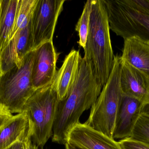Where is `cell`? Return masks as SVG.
<instances>
[{"instance_id":"obj_1","label":"cell","mask_w":149,"mask_h":149,"mask_svg":"<svg viewBox=\"0 0 149 149\" xmlns=\"http://www.w3.org/2000/svg\"><path fill=\"white\" fill-rule=\"evenodd\" d=\"M91 69L81 57L77 76L64 99L59 101L53 128L52 141L65 145L68 134L79 122L83 112L91 108L101 92Z\"/></svg>"},{"instance_id":"obj_2","label":"cell","mask_w":149,"mask_h":149,"mask_svg":"<svg viewBox=\"0 0 149 149\" xmlns=\"http://www.w3.org/2000/svg\"><path fill=\"white\" fill-rule=\"evenodd\" d=\"M109 31L107 14L103 1L93 0L83 58L102 88L108 81L114 63Z\"/></svg>"},{"instance_id":"obj_3","label":"cell","mask_w":149,"mask_h":149,"mask_svg":"<svg viewBox=\"0 0 149 149\" xmlns=\"http://www.w3.org/2000/svg\"><path fill=\"white\" fill-rule=\"evenodd\" d=\"M120 57L115 56L113 70L107 83L91 108L85 124L113 139L116 121L123 94L120 86Z\"/></svg>"},{"instance_id":"obj_4","label":"cell","mask_w":149,"mask_h":149,"mask_svg":"<svg viewBox=\"0 0 149 149\" xmlns=\"http://www.w3.org/2000/svg\"><path fill=\"white\" fill-rule=\"evenodd\" d=\"M59 101L52 83L36 90L24 106L22 112L26 113L31 124L32 142L41 149L52 136Z\"/></svg>"},{"instance_id":"obj_5","label":"cell","mask_w":149,"mask_h":149,"mask_svg":"<svg viewBox=\"0 0 149 149\" xmlns=\"http://www.w3.org/2000/svg\"><path fill=\"white\" fill-rule=\"evenodd\" d=\"M34 56L33 50L25 56L20 67L15 66L0 75V106L11 113H22L36 91L31 79Z\"/></svg>"},{"instance_id":"obj_6","label":"cell","mask_w":149,"mask_h":149,"mask_svg":"<svg viewBox=\"0 0 149 149\" xmlns=\"http://www.w3.org/2000/svg\"><path fill=\"white\" fill-rule=\"evenodd\" d=\"M109 28L125 39L136 36L149 43V16L129 7L123 0H102Z\"/></svg>"},{"instance_id":"obj_7","label":"cell","mask_w":149,"mask_h":149,"mask_svg":"<svg viewBox=\"0 0 149 149\" xmlns=\"http://www.w3.org/2000/svg\"><path fill=\"white\" fill-rule=\"evenodd\" d=\"M65 0H38L31 19L33 50L41 45L53 41L58 17Z\"/></svg>"},{"instance_id":"obj_8","label":"cell","mask_w":149,"mask_h":149,"mask_svg":"<svg viewBox=\"0 0 149 149\" xmlns=\"http://www.w3.org/2000/svg\"><path fill=\"white\" fill-rule=\"evenodd\" d=\"M34 50L31 70V79L36 90L52 84L57 72L58 54L55 50L53 41L40 45Z\"/></svg>"},{"instance_id":"obj_9","label":"cell","mask_w":149,"mask_h":149,"mask_svg":"<svg viewBox=\"0 0 149 149\" xmlns=\"http://www.w3.org/2000/svg\"><path fill=\"white\" fill-rule=\"evenodd\" d=\"M33 50L31 21L17 31L0 53V75L17 66L20 67L25 56Z\"/></svg>"},{"instance_id":"obj_10","label":"cell","mask_w":149,"mask_h":149,"mask_svg":"<svg viewBox=\"0 0 149 149\" xmlns=\"http://www.w3.org/2000/svg\"><path fill=\"white\" fill-rule=\"evenodd\" d=\"M67 142L84 149H122L118 142L80 122L70 131Z\"/></svg>"},{"instance_id":"obj_11","label":"cell","mask_w":149,"mask_h":149,"mask_svg":"<svg viewBox=\"0 0 149 149\" xmlns=\"http://www.w3.org/2000/svg\"><path fill=\"white\" fill-rule=\"evenodd\" d=\"M120 86L123 94L143 103L149 99V78L120 58Z\"/></svg>"},{"instance_id":"obj_12","label":"cell","mask_w":149,"mask_h":149,"mask_svg":"<svg viewBox=\"0 0 149 149\" xmlns=\"http://www.w3.org/2000/svg\"><path fill=\"white\" fill-rule=\"evenodd\" d=\"M142 103L138 100L123 95L117 114L113 139L130 137L132 131L141 115Z\"/></svg>"},{"instance_id":"obj_13","label":"cell","mask_w":149,"mask_h":149,"mask_svg":"<svg viewBox=\"0 0 149 149\" xmlns=\"http://www.w3.org/2000/svg\"><path fill=\"white\" fill-rule=\"evenodd\" d=\"M81 57L79 51L72 50L65 57L62 66L57 72L52 84L59 101L64 99L73 85Z\"/></svg>"},{"instance_id":"obj_14","label":"cell","mask_w":149,"mask_h":149,"mask_svg":"<svg viewBox=\"0 0 149 149\" xmlns=\"http://www.w3.org/2000/svg\"><path fill=\"white\" fill-rule=\"evenodd\" d=\"M121 59L149 78V43L136 36L124 39Z\"/></svg>"},{"instance_id":"obj_15","label":"cell","mask_w":149,"mask_h":149,"mask_svg":"<svg viewBox=\"0 0 149 149\" xmlns=\"http://www.w3.org/2000/svg\"><path fill=\"white\" fill-rule=\"evenodd\" d=\"M32 136L31 124L26 113L14 115L0 129V149H5L20 140Z\"/></svg>"},{"instance_id":"obj_16","label":"cell","mask_w":149,"mask_h":149,"mask_svg":"<svg viewBox=\"0 0 149 149\" xmlns=\"http://www.w3.org/2000/svg\"><path fill=\"white\" fill-rule=\"evenodd\" d=\"M18 0H0V53L10 40Z\"/></svg>"},{"instance_id":"obj_17","label":"cell","mask_w":149,"mask_h":149,"mask_svg":"<svg viewBox=\"0 0 149 149\" xmlns=\"http://www.w3.org/2000/svg\"><path fill=\"white\" fill-rule=\"evenodd\" d=\"M38 0H18L15 18L10 39L16 33L26 28L31 21L32 14Z\"/></svg>"},{"instance_id":"obj_18","label":"cell","mask_w":149,"mask_h":149,"mask_svg":"<svg viewBox=\"0 0 149 149\" xmlns=\"http://www.w3.org/2000/svg\"><path fill=\"white\" fill-rule=\"evenodd\" d=\"M92 8V1H87L84 5L82 14L75 26V30L78 32L79 38L78 43L83 49L85 48L86 42Z\"/></svg>"},{"instance_id":"obj_19","label":"cell","mask_w":149,"mask_h":149,"mask_svg":"<svg viewBox=\"0 0 149 149\" xmlns=\"http://www.w3.org/2000/svg\"><path fill=\"white\" fill-rule=\"evenodd\" d=\"M130 137L149 144V117L141 114Z\"/></svg>"},{"instance_id":"obj_20","label":"cell","mask_w":149,"mask_h":149,"mask_svg":"<svg viewBox=\"0 0 149 149\" xmlns=\"http://www.w3.org/2000/svg\"><path fill=\"white\" fill-rule=\"evenodd\" d=\"M123 1L133 9L149 16V0H123Z\"/></svg>"},{"instance_id":"obj_21","label":"cell","mask_w":149,"mask_h":149,"mask_svg":"<svg viewBox=\"0 0 149 149\" xmlns=\"http://www.w3.org/2000/svg\"><path fill=\"white\" fill-rule=\"evenodd\" d=\"M119 144L122 149H149V144L135 140L131 137L120 140Z\"/></svg>"},{"instance_id":"obj_22","label":"cell","mask_w":149,"mask_h":149,"mask_svg":"<svg viewBox=\"0 0 149 149\" xmlns=\"http://www.w3.org/2000/svg\"><path fill=\"white\" fill-rule=\"evenodd\" d=\"M14 115L5 108L0 106V129L7 123Z\"/></svg>"},{"instance_id":"obj_23","label":"cell","mask_w":149,"mask_h":149,"mask_svg":"<svg viewBox=\"0 0 149 149\" xmlns=\"http://www.w3.org/2000/svg\"><path fill=\"white\" fill-rule=\"evenodd\" d=\"M29 136H28V137ZM28 137L26 139H24V140L17 141L14 144L9 147L8 148L5 149H25V141H26V139L28 138Z\"/></svg>"},{"instance_id":"obj_24","label":"cell","mask_w":149,"mask_h":149,"mask_svg":"<svg viewBox=\"0 0 149 149\" xmlns=\"http://www.w3.org/2000/svg\"><path fill=\"white\" fill-rule=\"evenodd\" d=\"M38 148L32 142L31 136L28 137L25 141V149H37Z\"/></svg>"},{"instance_id":"obj_25","label":"cell","mask_w":149,"mask_h":149,"mask_svg":"<svg viewBox=\"0 0 149 149\" xmlns=\"http://www.w3.org/2000/svg\"><path fill=\"white\" fill-rule=\"evenodd\" d=\"M141 114L149 117V99L147 102L142 105Z\"/></svg>"},{"instance_id":"obj_26","label":"cell","mask_w":149,"mask_h":149,"mask_svg":"<svg viewBox=\"0 0 149 149\" xmlns=\"http://www.w3.org/2000/svg\"><path fill=\"white\" fill-rule=\"evenodd\" d=\"M65 149H84L79 147H77L74 145L71 144L68 142H66L65 144Z\"/></svg>"},{"instance_id":"obj_27","label":"cell","mask_w":149,"mask_h":149,"mask_svg":"<svg viewBox=\"0 0 149 149\" xmlns=\"http://www.w3.org/2000/svg\"><path fill=\"white\" fill-rule=\"evenodd\" d=\"M37 149H39V148H38Z\"/></svg>"}]
</instances>
